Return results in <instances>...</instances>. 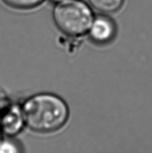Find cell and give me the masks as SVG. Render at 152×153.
I'll list each match as a JSON object with an SVG mask.
<instances>
[{"label": "cell", "mask_w": 152, "mask_h": 153, "mask_svg": "<svg viewBox=\"0 0 152 153\" xmlns=\"http://www.w3.org/2000/svg\"><path fill=\"white\" fill-rule=\"evenodd\" d=\"M25 125L36 132H52L66 124L69 110L61 97L40 93L28 98L21 105Z\"/></svg>", "instance_id": "1"}, {"label": "cell", "mask_w": 152, "mask_h": 153, "mask_svg": "<svg viewBox=\"0 0 152 153\" xmlns=\"http://www.w3.org/2000/svg\"><path fill=\"white\" fill-rule=\"evenodd\" d=\"M52 18L60 31L75 37L88 32L94 20L91 7L83 0H66L55 4Z\"/></svg>", "instance_id": "2"}, {"label": "cell", "mask_w": 152, "mask_h": 153, "mask_svg": "<svg viewBox=\"0 0 152 153\" xmlns=\"http://www.w3.org/2000/svg\"><path fill=\"white\" fill-rule=\"evenodd\" d=\"M0 106V132L9 137L18 134L25 126L21 106L4 103Z\"/></svg>", "instance_id": "3"}, {"label": "cell", "mask_w": 152, "mask_h": 153, "mask_svg": "<svg viewBox=\"0 0 152 153\" xmlns=\"http://www.w3.org/2000/svg\"><path fill=\"white\" fill-rule=\"evenodd\" d=\"M89 36L94 42L104 44L113 39L115 34V26L110 18L99 16L94 18L89 29Z\"/></svg>", "instance_id": "4"}, {"label": "cell", "mask_w": 152, "mask_h": 153, "mask_svg": "<svg viewBox=\"0 0 152 153\" xmlns=\"http://www.w3.org/2000/svg\"><path fill=\"white\" fill-rule=\"evenodd\" d=\"M90 6L101 13L117 12L123 6L124 0H88Z\"/></svg>", "instance_id": "5"}, {"label": "cell", "mask_w": 152, "mask_h": 153, "mask_svg": "<svg viewBox=\"0 0 152 153\" xmlns=\"http://www.w3.org/2000/svg\"><path fill=\"white\" fill-rule=\"evenodd\" d=\"M5 5L13 9L31 10L41 5L45 0H2Z\"/></svg>", "instance_id": "6"}, {"label": "cell", "mask_w": 152, "mask_h": 153, "mask_svg": "<svg viewBox=\"0 0 152 153\" xmlns=\"http://www.w3.org/2000/svg\"><path fill=\"white\" fill-rule=\"evenodd\" d=\"M12 137L0 139V153H18L22 151L21 146Z\"/></svg>", "instance_id": "7"}, {"label": "cell", "mask_w": 152, "mask_h": 153, "mask_svg": "<svg viewBox=\"0 0 152 153\" xmlns=\"http://www.w3.org/2000/svg\"><path fill=\"white\" fill-rule=\"evenodd\" d=\"M51 1H52L54 4H57V3L61 2V1H66V0H50Z\"/></svg>", "instance_id": "8"}, {"label": "cell", "mask_w": 152, "mask_h": 153, "mask_svg": "<svg viewBox=\"0 0 152 153\" xmlns=\"http://www.w3.org/2000/svg\"><path fill=\"white\" fill-rule=\"evenodd\" d=\"M0 139H1V138H0Z\"/></svg>", "instance_id": "9"}]
</instances>
